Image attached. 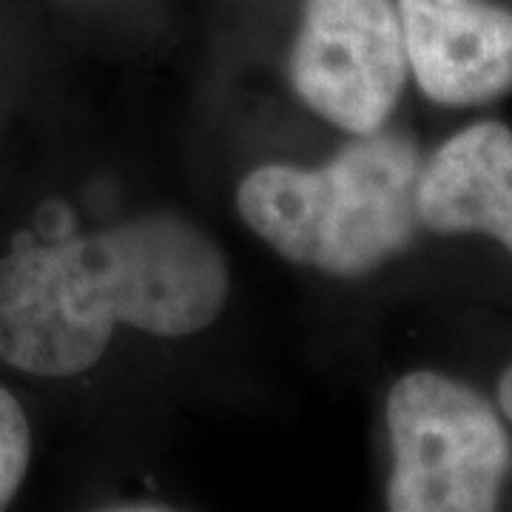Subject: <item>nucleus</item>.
I'll return each instance as SVG.
<instances>
[{
  "label": "nucleus",
  "mask_w": 512,
  "mask_h": 512,
  "mask_svg": "<svg viewBox=\"0 0 512 512\" xmlns=\"http://www.w3.org/2000/svg\"><path fill=\"white\" fill-rule=\"evenodd\" d=\"M231 288L220 245L171 211L0 259V359L32 376H77L117 328L180 339L217 322Z\"/></svg>",
  "instance_id": "obj_1"
},
{
  "label": "nucleus",
  "mask_w": 512,
  "mask_h": 512,
  "mask_svg": "<svg viewBox=\"0 0 512 512\" xmlns=\"http://www.w3.org/2000/svg\"><path fill=\"white\" fill-rule=\"evenodd\" d=\"M421 165L410 137L379 128L356 134L319 168L259 165L237 185V211L282 259L356 279L416 237Z\"/></svg>",
  "instance_id": "obj_2"
},
{
  "label": "nucleus",
  "mask_w": 512,
  "mask_h": 512,
  "mask_svg": "<svg viewBox=\"0 0 512 512\" xmlns=\"http://www.w3.org/2000/svg\"><path fill=\"white\" fill-rule=\"evenodd\" d=\"M387 510L490 512L512 473L504 413L473 384L410 370L387 393Z\"/></svg>",
  "instance_id": "obj_3"
},
{
  "label": "nucleus",
  "mask_w": 512,
  "mask_h": 512,
  "mask_svg": "<svg viewBox=\"0 0 512 512\" xmlns=\"http://www.w3.org/2000/svg\"><path fill=\"white\" fill-rule=\"evenodd\" d=\"M288 74L299 100L336 128H384L410 74L396 3L305 0Z\"/></svg>",
  "instance_id": "obj_4"
},
{
  "label": "nucleus",
  "mask_w": 512,
  "mask_h": 512,
  "mask_svg": "<svg viewBox=\"0 0 512 512\" xmlns=\"http://www.w3.org/2000/svg\"><path fill=\"white\" fill-rule=\"evenodd\" d=\"M421 94L476 109L512 92V12L490 0H396Z\"/></svg>",
  "instance_id": "obj_5"
},
{
  "label": "nucleus",
  "mask_w": 512,
  "mask_h": 512,
  "mask_svg": "<svg viewBox=\"0 0 512 512\" xmlns=\"http://www.w3.org/2000/svg\"><path fill=\"white\" fill-rule=\"evenodd\" d=\"M421 228L439 237H487L512 256V128L470 123L421 165Z\"/></svg>",
  "instance_id": "obj_6"
},
{
  "label": "nucleus",
  "mask_w": 512,
  "mask_h": 512,
  "mask_svg": "<svg viewBox=\"0 0 512 512\" xmlns=\"http://www.w3.org/2000/svg\"><path fill=\"white\" fill-rule=\"evenodd\" d=\"M32 458V427L20 402L0 384V510L18 495Z\"/></svg>",
  "instance_id": "obj_7"
},
{
  "label": "nucleus",
  "mask_w": 512,
  "mask_h": 512,
  "mask_svg": "<svg viewBox=\"0 0 512 512\" xmlns=\"http://www.w3.org/2000/svg\"><path fill=\"white\" fill-rule=\"evenodd\" d=\"M495 393H498V410L504 413L507 424H512V362L504 367V373H501V379H498Z\"/></svg>",
  "instance_id": "obj_8"
}]
</instances>
